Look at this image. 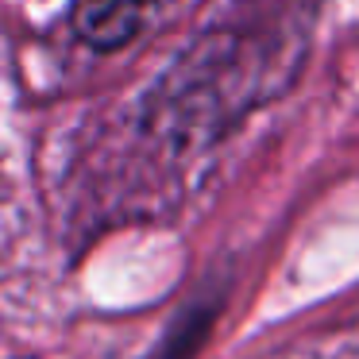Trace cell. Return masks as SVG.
<instances>
[{"label":"cell","mask_w":359,"mask_h":359,"mask_svg":"<svg viewBox=\"0 0 359 359\" xmlns=\"http://www.w3.org/2000/svg\"><path fill=\"white\" fill-rule=\"evenodd\" d=\"M266 62L243 32H209L151 93V120L170 140H209L255 104Z\"/></svg>","instance_id":"1"},{"label":"cell","mask_w":359,"mask_h":359,"mask_svg":"<svg viewBox=\"0 0 359 359\" xmlns=\"http://www.w3.org/2000/svg\"><path fill=\"white\" fill-rule=\"evenodd\" d=\"M155 8L158 0H78L70 12V27L89 50L112 55L147 32Z\"/></svg>","instance_id":"2"}]
</instances>
